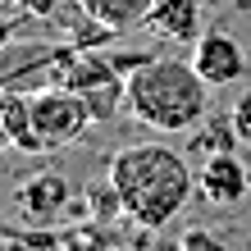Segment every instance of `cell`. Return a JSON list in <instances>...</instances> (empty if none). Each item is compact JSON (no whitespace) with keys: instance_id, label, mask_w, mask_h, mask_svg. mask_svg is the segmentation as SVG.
<instances>
[{"instance_id":"3957f363","label":"cell","mask_w":251,"mask_h":251,"mask_svg":"<svg viewBox=\"0 0 251 251\" xmlns=\"http://www.w3.org/2000/svg\"><path fill=\"white\" fill-rule=\"evenodd\" d=\"M92 110H87L82 92H73L64 82H46L32 92V132L41 142V151H60V146L78 142L92 128Z\"/></svg>"},{"instance_id":"9c48e42d","label":"cell","mask_w":251,"mask_h":251,"mask_svg":"<svg viewBox=\"0 0 251 251\" xmlns=\"http://www.w3.org/2000/svg\"><path fill=\"white\" fill-rule=\"evenodd\" d=\"M87 9V19L100 23L105 32H132V27H146V14H151L155 0H78Z\"/></svg>"},{"instance_id":"ba28073f","label":"cell","mask_w":251,"mask_h":251,"mask_svg":"<svg viewBox=\"0 0 251 251\" xmlns=\"http://www.w3.org/2000/svg\"><path fill=\"white\" fill-rule=\"evenodd\" d=\"M5 146L27 151V155H46L32 132V96L19 92V87H0V151Z\"/></svg>"},{"instance_id":"8992f818","label":"cell","mask_w":251,"mask_h":251,"mask_svg":"<svg viewBox=\"0 0 251 251\" xmlns=\"http://www.w3.org/2000/svg\"><path fill=\"white\" fill-rule=\"evenodd\" d=\"M197 192L210 205H238V201H247V192H251V169L233 151L205 155L201 169H197Z\"/></svg>"},{"instance_id":"52a82bcc","label":"cell","mask_w":251,"mask_h":251,"mask_svg":"<svg viewBox=\"0 0 251 251\" xmlns=\"http://www.w3.org/2000/svg\"><path fill=\"white\" fill-rule=\"evenodd\" d=\"M201 9H205V0H155L151 14H146V27L160 41L192 46L201 37Z\"/></svg>"},{"instance_id":"6da1fadb","label":"cell","mask_w":251,"mask_h":251,"mask_svg":"<svg viewBox=\"0 0 251 251\" xmlns=\"http://www.w3.org/2000/svg\"><path fill=\"white\" fill-rule=\"evenodd\" d=\"M110 183L119 192L124 215L146 233L169 228L183 215V205L197 192V174L192 165L165 142H137L124 146L110 160Z\"/></svg>"},{"instance_id":"4fadbf2b","label":"cell","mask_w":251,"mask_h":251,"mask_svg":"<svg viewBox=\"0 0 251 251\" xmlns=\"http://www.w3.org/2000/svg\"><path fill=\"white\" fill-rule=\"evenodd\" d=\"M64 9V0H23V14H37V19H55Z\"/></svg>"},{"instance_id":"30bf717a","label":"cell","mask_w":251,"mask_h":251,"mask_svg":"<svg viewBox=\"0 0 251 251\" xmlns=\"http://www.w3.org/2000/svg\"><path fill=\"white\" fill-rule=\"evenodd\" d=\"M187 137H192V151H197L201 160L205 155H219V151H233V146L242 142L238 128H233V114H228V119H205L201 128H192Z\"/></svg>"},{"instance_id":"7c38bea8","label":"cell","mask_w":251,"mask_h":251,"mask_svg":"<svg viewBox=\"0 0 251 251\" xmlns=\"http://www.w3.org/2000/svg\"><path fill=\"white\" fill-rule=\"evenodd\" d=\"M178 242H183V251H228V247L219 242V238H215L210 228H187V233H183Z\"/></svg>"},{"instance_id":"5bb4252c","label":"cell","mask_w":251,"mask_h":251,"mask_svg":"<svg viewBox=\"0 0 251 251\" xmlns=\"http://www.w3.org/2000/svg\"><path fill=\"white\" fill-rule=\"evenodd\" d=\"M205 5H210V0H205Z\"/></svg>"},{"instance_id":"7a4b0ae2","label":"cell","mask_w":251,"mask_h":251,"mask_svg":"<svg viewBox=\"0 0 251 251\" xmlns=\"http://www.w3.org/2000/svg\"><path fill=\"white\" fill-rule=\"evenodd\" d=\"M210 92L192 60L151 55L128 73V114L151 132H192L210 119Z\"/></svg>"},{"instance_id":"5b68a950","label":"cell","mask_w":251,"mask_h":251,"mask_svg":"<svg viewBox=\"0 0 251 251\" xmlns=\"http://www.w3.org/2000/svg\"><path fill=\"white\" fill-rule=\"evenodd\" d=\"M14 205H19V215L27 219V224L50 228L55 219L69 210V183H64V174L41 169V174H32V178H23L19 187H14Z\"/></svg>"},{"instance_id":"277c9868","label":"cell","mask_w":251,"mask_h":251,"mask_svg":"<svg viewBox=\"0 0 251 251\" xmlns=\"http://www.w3.org/2000/svg\"><path fill=\"white\" fill-rule=\"evenodd\" d=\"M192 64H197V73L210 87H238L247 78V50L238 37L219 32V27H210V32H201L197 41H192Z\"/></svg>"},{"instance_id":"8fae6325","label":"cell","mask_w":251,"mask_h":251,"mask_svg":"<svg viewBox=\"0 0 251 251\" xmlns=\"http://www.w3.org/2000/svg\"><path fill=\"white\" fill-rule=\"evenodd\" d=\"M233 128H238V137H242V146H251V87H247V92L238 96V100H233Z\"/></svg>"}]
</instances>
